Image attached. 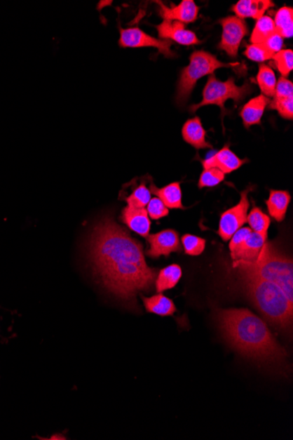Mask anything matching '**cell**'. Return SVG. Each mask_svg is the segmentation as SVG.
Masks as SVG:
<instances>
[{"mask_svg":"<svg viewBox=\"0 0 293 440\" xmlns=\"http://www.w3.org/2000/svg\"><path fill=\"white\" fill-rule=\"evenodd\" d=\"M89 251L104 288L121 301L136 307L138 293L151 291L158 269L146 265L142 243L109 216L93 227Z\"/></svg>","mask_w":293,"mask_h":440,"instance_id":"1","label":"cell"},{"mask_svg":"<svg viewBox=\"0 0 293 440\" xmlns=\"http://www.w3.org/2000/svg\"><path fill=\"white\" fill-rule=\"evenodd\" d=\"M214 319L223 340L243 357L264 364H282L287 352L264 321L247 309H218Z\"/></svg>","mask_w":293,"mask_h":440,"instance_id":"2","label":"cell"},{"mask_svg":"<svg viewBox=\"0 0 293 440\" xmlns=\"http://www.w3.org/2000/svg\"><path fill=\"white\" fill-rule=\"evenodd\" d=\"M253 305L268 322L282 329L292 326L293 302L275 283L251 275H240Z\"/></svg>","mask_w":293,"mask_h":440,"instance_id":"3","label":"cell"},{"mask_svg":"<svg viewBox=\"0 0 293 440\" xmlns=\"http://www.w3.org/2000/svg\"><path fill=\"white\" fill-rule=\"evenodd\" d=\"M239 275H251L275 283L293 302V264L272 243H265L256 260L233 262Z\"/></svg>","mask_w":293,"mask_h":440,"instance_id":"4","label":"cell"},{"mask_svg":"<svg viewBox=\"0 0 293 440\" xmlns=\"http://www.w3.org/2000/svg\"><path fill=\"white\" fill-rule=\"evenodd\" d=\"M238 65V62L219 61L214 55L207 51H194L191 55L189 65L183 69L177 82L176 94L177 106L184 107L187 103L198 79L207 75L214 74L216 69L233 67Z\"/></svg>","mask_w":293,"mask_h":440,"instance_id":"5","label":"cell"},{"mask_svg":"<svg viewBox=\"0 0 293 440\" xmlns=\"http://www.w3.org/2000/svg\"><path fill=\"white\" fill-rule=\"evenodd\" d=\"M252 92V86L250 83L246 82L238 86L236 85L233 78L222 82L214 74L209 75L207 85L203 90V99L200 103L191 105L189 112L194 114L202 107L216 105L221 107L222 116H224L226 100H233L236 104H239Z\"/></svg>","mask_w":293,"mask_h":440,"instance_id":"6","label":"cell"},{"mask_svg":"<svg viewBox=\"0 0 293 440\" xmlns=\"http://www.w3.org/2000/svg\"><path fill=\"white\" fill-rule=\"evenodd\" d=\"M118 44L122 48H156L159 53L167 58H175L177 55L172 51V41L149 36L139 27L130 29L121 27Z\"/></svg>","mask_w":293,"mask_h":440,"instance_id":"7","label":"cell"},{"mask_svg":"<svg viewBox=\"0 0 293 440\" xmlns=\"http://www.w3.org/2000/svg\"><path fill=\"white\" fill-rule=\"evenodd\" d=\"M251 189L252 188L249 187L242 192L239 204L222 213L219 218L218 233L225 242L231 239L233 234L247 222V211L250 207L247 195Z\"/></svg>","mask_w":293,"mask_h":440,"instance_id":"8","label":"cell"},{"mask_svg":"<svg viewBox=\"0 0 293 440\" xmlns=\"http://www.w3.org/2000/svg\"><path fill=\"white\" fill-rule=\"evenodd\" d=\"M219 24L222 27V36L219 48L235 58L238 55L240 43L247 34L246 23L238 17L229 16L219 20Z\"/></svg>","mask_w":293,"mask_h":440,"instance_id":"9","label":"cell"},{"mask_svg":"<svg viewBox=\"0 0 293 440\" xmlns=\"http://www.w3.org/2000/svg\"><path fill=\"white\" fill-rule=\"evenodd\" d=\"M146 239L149 244V249L146 253L152 258L169 257L170 253L182 251L179 233L174 229H165L152 234L146 236Z\"/></svg>","mask_w":293,"mask_h":440,"instance_id":"10","label":"cell"},{"mask_svg":"<svg viewBox=\"0 0 293 440\" xmlns=\"http://www.w3.org/2000/svg\"><path fill=\"white\" fill-rule=\"evenodd\" d=\"M156 29L163 40L174 41L184 46L202 44L196 34L193 31L186 29V25L182 22L163 20L162 23L156 26Z\"/></svg>","mask_w":293,"mask_h":440,"instance_id":"11","label":"cell"},{"mask_svg":"<svg viewBox=\"0 0 293 440\" xmlns=\"http://www.w3.org/2000/svg\"><path fill=\"white\" fill-rule=\"evenodd\" d=\"M160 15L163 20L182 23L194 22L198 19L200 8L193 0H183L179 5L168 6L163 2H158Z\"/></svg>","mask_w":293,"mask_h":440,"instance_id":"12","label":"cell"},{"mask_svg":"<svg viewBox=\"0 0 293 440\" xmlns=\"http://www.w3.org/2000/svg\"><path fill=\"white\" fill-rule=\"evenodd\" d=\"M226 145L219 152L202 162L204 169L217 168L224 174L231 173L238 170L244 164L249 162L247 159H240Z\"/></svg>","mask_w":293,"mask_h":440,"instance_id":"13","label":"cell"},{"mask_svg":"<svg viewBox=\"0 0 293 440\" xmlns=\"http://www.w3.org/2000/svg\"><path fill=\"white\" fill-rule=\"evenodd\" d=\"M121 220L129 229L137 233L138 235L143 237L149 235L151 221L145 208H138L127 206L121 212Z\"/></svg>","mask_w":293,"mask_h":440,"instance_id":"14","label":"cell"},{"mask_svg":"<svg viewBox=\"0 0 293 440\" xmlns=\"http://www.w3.org/2000/svg\"><path fill=\"white\" fill-rule=\"evenodd\" d=\"M267 242V239L256 232H251L247 239L240 244L235 251L231 253L233 261L243 260L252 262L257 260L264 244Z\"/></svg>","mask_w":293,"mask_h":440,"instance_id":"15","label":"cell"},{"mask_svg":"<svg viewBox=\"0 0 293 440\" xmlns=\"http://www.w3.org/2000/svg\"><path fill=\"white\" fill-rule=\"evenodd\" d=\"M182 135L184 141L193 146L196 149H212L210 142L207 141V131L202 126L200 117L188 120L183 126Z\"/></svg>","mask_w":293,"mask_h":440,"instance_id":"16","label":"cell"},{"mask_svg":"<svg viewBox=\"0 0 293 440\" xmlns=\"http://www.w3.org/2000/svg\"><path fill=\"white\" fill-rule=\"evenodd\" d=\"M274 6L271 0H240L233 6L232 10L240 19L251 18L257 20L264 16L268 9Z\"/></svg>","mask_w":293,"mask_h":440,"instance_id":"17","label":"cell"},{"mask_svg":"<svg viewBox=\"0 0 293 440\" xmlns=\"http://www.w3.org/2000/svg\"><path fill=\"white\" fill-rule=\"evenodd\" d=\"M271 103L270 98L260 94L259 96L250 100L240 110V117L243 119L244 127L250 128L251 126L261 124L265 107Z\"/></svg>","mask_w":293,"mask_h":440,"instance_id":"18","label":"cell"},{"mask_svg":"<svg viewBox=\"0 0 293 440\" xmlns=\"http://www.w3.org/2000/svg\"><path fill=\"white\" fill-rule=\"evenodd\" d=\"M151 193L161 200L168 208L184 209L182 204V190L180 182H173L166 187L158 188L151 182L149 186Z\"/></svg>","mask_w":293,"mask_h":440,"instance_id":"19","label":"cell"},{"mask_svg":"<svg viewBox=\"0 0 293 440\" xmlns=\"http://www.w3.org/2000/svg\"><path fill=\"white\" fill-rule=\"evenodd\" d=\"M289 202H291V195L289 192L282 190H271L270 196L265 204L267 205L268 214L275 221L281 222L285 218L286 211H287Z\"/></svg>","mask_w":293,"mask_h":440,"instance_id":"20","label":"cell"},{"mask_svg":"<svg viewBox=\"0 0 293 440\" xmlns=\"http://www.w3.org/2000/svg\"><path fill=\"white\" fill-rule=\"evenodd\" d=\"M143 305L146 312L161 316H172L177 308L172 300L166 298L162 293L151 298H142Z\"/></svg>","mask_w":293,"mask_h":440,"instance_id":"21","label":"cell"},{"mask_svg":"<svg viewBox=\"0 0 293 440\" xmlns=\"http://www.w3.org/2000/svg\"><path fill=\"white\" fill-rule=\"evenodd\" d=\"M182 268L180 265L173 264L160 270L156 279V290L163 293L166 290L175 288L180 279L182 278Z\"/></svg>","mask_w":293,"mask_h":440,"instance_id":"22","label":"cell"},{"mask_svg":"<svg viewBox=\"0 0 293 440\" xmlns=\"http://www.w3.org/2000/svg\"><path fill=\"white\" fill-rule=\"evenodd\" d=\"M275 32L282 38H292L293 36V10L289 6H282L275 15Z\"/></svg>","mask_w":293,"mask_h":440,"instance_id":"23","label":"cell"},{"mask_svg":"<svg viewBox=\"0 0 293 440\" xmlns=\"http://www.w3.org/2000/svg\"><path fill=\"white\" fill-rule=\"evenodd\" d=\"M257 80L263 95L268 98L274 97L278 80L273 69L266 65L261 64L258 69Z\"/></svg>","mask_w":293,"mask_h":440,"instance_id":"24","label":"cell"},{"mask_svg":"<svg viewBox=\"0 0 293 440\" xmlns=\"http://www.w3.org/2000/svg\"><path fill=\"white\" fill-rule=\"evenodd\" d=\"M275 32L274 20L270 16L264 15L257 20L252 34L250 37L251 44H261Z\"/></svg>","mask_w":293,"mask_h":440,"instance_id":"25","label":"cell"},{"mask_svg":"<svg viewBox=\"0 0 293 440\" xmlns=\"http://www.w3.org/2000/svg\"><path fill=\"white\" fill-rule=\"evenodd\" d=\"M247 222H249L251 230L253 232L260 234V235L268 239V229L271 225V218L264 214L261 209L254 207L251 209L249 215L247 216Z\"/></svg>","mask_w":293,"mask_h":440,"instance_id":"26","label":"cell"},{"mask_svg":"<svg viewBox=\"0 0 293 440\" xmlns=\"http://www.w3.org/2000/svg\"><path fill=\"white\" fill-rule=\"evenodd\" d=\"M151 199V193L145 182H141L134 187L132 193L125 197V201L129 207L142 208L148 205Z\"/></svg>","mask_w":293,"mask_h":440,"instance_id":"27","label":"cell"},{"mask_svg":"<svg viewBox=\"0 0 293 440\" xmlns=\"http://www.w3.org/2000/svg\"><path fill=\"white\" fill-rule=\"evenodd\" d=\"M184 253L190 256H200L205 248V240L200 236L186 234L182 236Z\"/></svg>","mask_w":293,"mask_h":440,"instance_id":"28","label":"cell"},{"mask_svg":"<svg viewBox=\"0 0 293 440\" xmlns=\"http://www.w3.org/2000/svg\"><path fill=\"white\" fill-rule=\"evenodd\" d=\"M271 59H273L278 72L284 78H286L292 71L293 52L292 50H282L275 53Z\"/></svg>","mask_w":293,"mask_h":440,"instance_id":"29","label":"cell"},{"mask_svg":"<svg viewBox=\"0 0 293 440\" xmlns=\"http://www.w3.org/2000/svg\"><path fill=\"white\" fill-rule=\"evenodd\" d=\"M226 174L217 168L204 169L198 180V188L212 187L217 186L225 180Z\"/></svg>","mask_w":293,"mask_h":440,"instance_id":"30","label":"cell"},{"mask_svg":"<svg viewBox=\"0 0 293 440\" xmlns=\"http://www.w3.org/2000/svg\"><path fill=\"white\" fill-rule=\"evenodd\" d=\"M244 55L251 61L263 62L270 60L273 57L272 54L263 44H250L247 47Z\"/></svg>","mask_w":293,"mask_h":440,"instance_id":"31","label":"cell"},{"mask_svg":"<svg viewBox=\"0 0 293 440\" xmlns=\"http://www.w3.org/2000/svg\"><path fill=\"white\" fill-rule=\"evenodd\" d=\"M146 207V212L152 220H159L169 215V208L158 197L151 198Z\"/></svg>","mask_w":293,"mask_h":440,"instance_id":"32","label":"cell"},{"mask_svg":"<svg viewBox=\"0 0 293 440\" xmlns=\"http://www.w3.org/2000/svg\"><path fill=\"white\" fill-rule=\"evenodd\" d=\"M274 100L293 99V84L289 79L281 76L275 85Z\"/></svg>","mask_w":293,"mask_h":440,"instance_id":"33","label":"cell"},{"mask_svg":"<svg viewBox=\"0 0 293 440\" xmlns=\"http://www.w3.org/2000/svg\"><path fill=\"white\" fill-rule=\"evenodd\" d=\"M270 104L271 109L277 110L281 117L292 120L293 99L273 100Z\"/></svg>","mask_w":293,"mask_h":440,"instance_id":"34","label":"cell"},{"mask_svg":"<svg viewBox=\"0 0 293 440\" xmlns=\"http://www.w3.org/2000/svg\"><path fill=\"white\" fill-rule=\"evenodd\" d=\"M252 232L249 227H243V228H240L237 232L233 234L231 237V241H230L229 244V250L230 253H233V251L236 249L237 247L240 246V244L244 242L247 239V236L250 235V233Z\"/></svg>","mask_w":293,"mask_h":440,"instance_id":"35","label":"cell"},{"mask_svg":"<svg viewBox=\"0 0 293 440\" xmlns=\"http://www.w3.org/2000/svg\"><path fill=\"white\" fill-rule=\"evenodd\" d=\"M263 44L272 54L275 55L282 51V46H284V38L278 33L275 32Z\"/></svg>","mask_w":293,"mask_h":440,"instance_id":"36","label":"cell"}]
</instances>
